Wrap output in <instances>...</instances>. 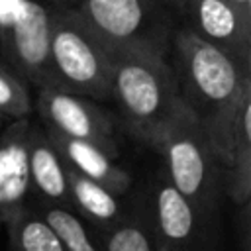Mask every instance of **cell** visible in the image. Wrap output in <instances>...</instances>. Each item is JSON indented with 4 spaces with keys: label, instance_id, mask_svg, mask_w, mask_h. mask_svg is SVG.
<instances>
[{
    "label": "cell",
    "instance_id": "3957f363",
    "mask_svg": "<svg viewBox=\"0 0 251 251\" xmlns=\"http://www.w3.org/2000/svg\"><path fill=\"white\" fill-rule=\"evenodd\" d=\"M163 159L171 184L202 214L218 218L224 190V169L188 108L171 118L147 145Z\"/></svg>",
    "mask_w": 251,
    "mask_h": 251
},
{
    "label": "cell",
    "instance_id": "ffe728a7",
    "mask_svg": "<svg viewBox=\"0 0 251 251\" xmlns=\"http://www.w3.org/2000/svg\"><path fill=\"white\" fill-rule=\"evenodd\" d=\"M47 4H53V6H67V8H75L78 0H43Z\"/></svg>",
    "mask_w": 251,
    "mask_h": 251
},
{
    "label": "cell",
    "instance_id": "8992f818",
    "mask_svg": "<svg viewBox=\"0 0 251 251\" xmlns=\"http://www.w3.org/2000/svg\"><path fill=\"white\" fill-rule=\"evenodd\" d=\"M53 4L0 0V61L29 86H57L49 61Z\"/></svg>",
    "mask_w": 251,
    "mask_h": 251
},
{
    "label": "cell",
    "instance_id": "5b68a950",
    "mask_svg": "<svg viewBox=\"0 0 251 251\" xmlns=\"http://www.w3.org/2000/svg\"><path fill=\"white\" fill-rule=\"evenodd\" d=\"M49 61L57 86L96 102L112 100V69L106 45L75 8H53Z\"/></svg>",
    "mask_w": 251,
    "mask_h": 251
},
{
    "label": "cell",
    "instance_id": "4fadbf2b",
    "mask_svg": "<svg viewBox=\"0 0 251 251\" xmlns=\"http://www.w3.org/2000/svg\"><path fill=\"white\" fill-rule=\"evenodd\" d=\"M69 182V202L71 208L92 227L106 229L114 226L127 212L129 194L120 196L108 190L106 186L67 169Z\"/></svg>",
    "mask_w": 251,
    "mask_h": 251
},
{
    "label": "cell",
    "instance_id": "9a60e30c",
    "mask_svg": "<svg viewBox=\"0 0 251 251\" xmlns=\"http://www.w3.org/2000/svg\"><path fill=\"white\" fill-rule=\"evenodd\" d=\"M102 251H157L143 194H129L127 212L106 229H92Z\"/></svg>",
    "mask_w": 251,
    "mask_h": 251
},
{
    "label": "cell",
    "instance_id": "ac0fdd59",
    "mask_svg": "<svg viewBox=\"0 0 251 251\" xmlns=\"http://www.w3.org/2000/svg\"><path fill=\"white\" fill-rule=\"evenodd\" d=\"M0 114L20 120L33 114L31 86L6 63L0 61Z\"/></svg>",
    "mask_w": 251,
    "mask_h": 251
},
{
    "label": "cell",
    "instance_id": "7a4b0ae2",
    "mask_svg": "<svg viewBox=\"0 0 251 251\" xmlns=\"http://www.w3.org/2000/svg\"><path fill=\"white\" fill-rule=\"evenodd\" d=\"M112 69V100L127 133L149 145L157 131L186 108L169 59L106 45Z\"/></svg>",
    "mask_w": 251,
    "mask_h": 251
},
{
    "label": "cell",
    "instance_id": "d6986e66",
    "mask_svg": "<svg viewBox=\"0 0 251 251\" xmlns=\"http://www.w3.org/2000/svg\"><path fill=\"white\" fill-rule=\"evenodd\" d=\"M251 200L239 204V220H237V233H239V247L241 251H251Z\"/></svg>",
    "mask_w": 251,
    "mask_h": 251
},
{
    "label": "cell",
    "instance_id": "8fae6325",
    "mask_svg": "<svg viewBox=\"0 0 251 251\" xmlns=\"http://www.w3.org/2000/svg\"><path fill=\"white\" fill-rule=\"evenodd\" d=\"M25 153H27L29 192L37 196V202L61 204L71 208L67 165L63 163L59 151L51 143L39 120H29Z\"/></svg>",
    "mask_w": 251,
    "mask_h": 251
},
{
    "label": "cell",
    "instance_id": "52a82bcc",
    "mask_svg": "<svg viewBox=\"0 0 251 251\" xmlns=\"http://www.w3.org/2000/svg\"><path fill=\"white\" fill-rule=\"evenodd\" d=\"M141 194L157 251H218V218L194 208L171 184L163 169L151 176Z\"/></svg>",
    "mask_w": 251,
    "mask_h": 251
},
{
    "label": "cell",
    "instance_id": "e0dca14e",
    "mask_svg": "<svg viewBox=\"0 0 251 251\" xmlns=\"http://www.w3.org/2000/svg\"><path fill=\"white\" fill-rule=\"evenodd\" d=\"M31 206L53 227L65 251H102L92 227L73 208L45 202H35Z\"/></svg>",
    "mask_w": 251,
    "mask_h": 251
},
{
    "label": "cell",
    "instance_id": "277c9868",
    "mask_svg": "<svg viewBox=\"0 0 251 251\" xmlns=\"http://www.w3.org/2000/svg\"><path fill=\"white\" fill-rule=\"evenodd\" d=\"M75 10L104 45L159 59L182 27L180 0H78Z\"/></svg>",
    "mask_w": 251,
    "mask_h": 251
},
{
    "label": "cell",
    "instance_id": "ba28073f",
    "mask_svg": "<svg viewBox=\"0 0 251 251\" xmlns=\"http://www.w3.org/2000/svg\"><path fill=\"white\" fill-rule=\"evenodd\" d=\"M33 112L45 127L88 141L118 159V122L100 102L61 86H39L33 96Z\"/></svg>",
    "mask_w": 251,
    "mask_h": 251
},
{
    "label": "cell",
    "instance_id": "44dd1931",
    "mask_svg": "<svg viewBox=\"0 0 251 251\" xmlns=\"http://www.w3.org/2000/svg\"><path fill=\"white\" fill-rule=\"evenodd\" d=\"M229 2H233L241 8H245V10H251V0H229Z\"/></svg>",
    "mask_w": 251,
    "mask_h": 251
},
{
    "label": "cell",
    "instance_id": "30bf717a",
    "mask_svg": "<svg viewBox=\"0 0 251 251\" xmlns=\"http://www.w3.org/2000/svg\"><path fill=\"white\" fill-rule=\"evenodd\" d=\"M29 120L31 116L10 120L0 129V227L27 204L31 194L25 153Z\"/></svg>",
    "mask_w": 251,
    "mask_h": 251
},
{
    "label": "cell",
    "instance_id": "5bb4252c",
    "mask_svg": "<svg viewBox=\"0 0 251 251\" xmlns=\"http://www.w3.org/2000/svg\"><path fill=\"white\" fill-rule=\"evenodd\" d=\"M226 196L235 204L251 200V94L239 106L231 135V155L224 169Z\"/></svg>",
    "mask_w": 251,
    "mask_h": 251
},
{
    "label": "cell",
    "instance_id": "9c48e42d",
    "mask_svg": "<svg viewBox=\"0 0 251 251\" xmlns=\"http://www.w3.org/2000/svg\"><path fill=\"white\" fill-rule=\"evenodd\" d=\"M182 25L251 69V10L229 0H180Z\"/></svg>",
    "mask_w": 251,
    "mask_h": 251
},
{
    "label": "cell",
    "instance_id": "2e32d148",
    "mask_svg": "<svg viewBox=\"0 0 251 251\" xmlns=\"http://www.w3.org/2000/svg\"><path fill=\"white\" fill-rule=\"evenodd\" d=\"M12 251H65L53 227L27 202L4 224Z\"/></svg>",
    "mask_w": 251,
    "mask_h": 251
},
{
    "label": "cell",
    "instance_id": "7402d4cb",
    "mask_svg": "<svg viewBox=\"0 0 251 251\" xmlns=\"http://www.w3.org/2000/svg\"><path fill=\"white\" fill-rule=\"evenodd\" d=\"M8 122H10V120H8L6 116H2V114H0V129H2V127H4V126H6Z\"/></svg>",
    "mask_w": 251,
    "mask_h": 251
},
{
    "label": "cell",
    "instance_id": "6da1fadb",
    "mask_svg": "<svg viewBox=\"0 0 251 251\" xmlns=\"http://www.w3.org/2000/svg\"><path fill=\"white\" fill-rule=\"evenodd\" d=\"M169 63L178 94L200 124L222 169L231 155V135L241 102L251 94V69L196 37L184 25L173 37Z\"/></svg>",
    "mask_w": 251,
    "mask_h": 251
},
{
    "label": "cell",
    "instance_id": "7c38bea8",
    "mask_svg": "<svg viewBox=\"0 0 251 251\" xmlns=\"http://www.w3.org/2000/svg\"><path fill=\"white\" fill-rule=\"evenodd\" d=\"M45 131H47L51 143L55 145V149L59 151L67 169L106 186L114 194L126 196L131 192L133 178H131L129 171L120 167L112 155H108L106 151H102L100 147H96L88 141L61 135L59 131H55L51 127H45Z\"/></svg>",
    "mask_w": 251,
    "mask_h": 251
}]
</instances>
